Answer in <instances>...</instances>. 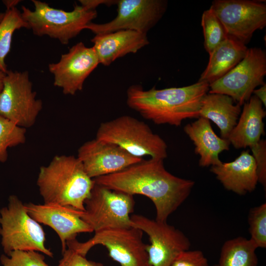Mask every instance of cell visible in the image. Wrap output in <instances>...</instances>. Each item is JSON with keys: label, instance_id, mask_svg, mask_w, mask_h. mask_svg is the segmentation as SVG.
Listing matches in <instances>:
<instances>
[{"label": "cell", "instance_id": "obj_17", "mask_svg": "<svg viewBox=\"0 0 266 266\" xmlns=\"http://www.w3.org/2000/svg\"><path fill=\"white\" fill-rule=\"evenodd\" d=\"M91 41L99 63L104 66L127 54L136 53L149 43L146 33L132 30L95 34Z\"/></svg>", "mask_w": 266, "mask_h": 266}, {"label": "cell", "instance_id": "obj_35", "mask_svg": "<svg viewBox=\"0 0 266 266\" xmlns=\"http://www.w3.org/2000/svg\"><path fill=\"white\" fill-rule=\"evenodd\" d=\"M5 73L0 70V93H1L3 86V79Z\"/></svg>", "mask_w": 266, "mask_h": 266}, {"label": "cell", "instance_id": "obj_11", "mask_svg": "<svg viewBox=\"0 0 266 266\" xmlns=\"http://www.w3.org/2000/svg\"><path fill=\"white\" fill-rule=\"evenodd\" d=\"M229 37L244 44L254 33L266 26V5L261 1L216 0L210 7Z\"/></svg>", "mask_w": 266, "mask_h": 266}, {"label": "cell", "instance_id": "obj_18", "mask_svg": "<svg viewBox=\"0 0 266 266\" xmlns=\"http://www.w3.org/2000/svg\"><path fill=\"white\" fill-rule=\"evenodd\" d=\"M210 171L226 189L239 195L253 191L258 182L255 160L248 150L233 162L211 166Z\"/></svg>", "mask_w": 266, "mask_h": 266}, {"label": "cell", "instance_id": "obj_23", "mask_svg": "<svg viewBox=\"0 0 266 266\" xmlns=\"http://www.w3.org/2000/svg\"><path fill=\"white\" fill-rule=\"evenodd\" d=\"M257 248L252 240L242 236L228 240L222 247L216 266H257Z\"/></svg>", "mask_w": 266, "mask_h": 266}, {"label": "cell", "instance_id": "obj_14", "mask_svg": "<svg viewBox=\"0 0 266 266\" xmlns=\"http://www.w3.org/2000/svg\"><path fill=\"white\" fill-rule=\"evenodd\" d=\"M99 64L93 48L80 42L62 54L57 63L49 64L48 69L54 76V85L65 95H74L82 90L85 80Z\"/></svg>", "mask_w": 266, "mask_h": 266}, {"label": "cell", "instance_id": "obj_8", "mask_svg": "<svg viewBox=\"0 0 266 266\" xmlns=\"http://www.w3.org/2000/svg\"><path fill=\"white\" fill-rule=\"evenodd\" d=\"M95 182V181H94ZM133 196L109 189L95 182L84 202L81 217L93 232L132 227L130 214L134 210Z\"/></svg>", "mask_w": 266, "mask_h": 266}, {"label": "cell", "instance_id": "obj_13", "mask_svg": "<svg viewBox=\"0 0 266 266\" xmlns=\"http://www.w3.org/2000/svg\"><path fill=\"white\" fill-rule=\"evenodd\" d=\"M167 1L164 0H118L117 14L112 21L96 24L92 22L85 29L95 34L120 30L146 33L165 14Z\"/></svg>", "mask_w": 266, "mask_h": 266}, {"label": "cell", "instance_id": "obj_21", "mask_svg": "<svg viewBox=\"0 0 266 266\" xmlns=\"http://www.w3.org/2000/svg\"><path fill=\"white\" fill-rule=\"evenodd\" d=\"M241 112V106L226 95L208 93L203 98L200 117L213 122L218 127L221 137L228 139Z\"/></svg>", "mask_w": 266, "mask_h": 266}, {"label": "cell", "instance_id": "obj_37", "mask_svg": "<svg viewBox=\"0 0 266 266\" xmlns=\"http://www.w3.org/2000/svg\"></svg>", "mask_w": 266, "mask_h": 266}, {"label": "cell", "instance_id": "obj_28", "mask_svg": "<svg viewBox=\"0 0 266 266\" xmlns=\"http://www.w3.org/2000/svg\"><path fill=\"white\" fill-rule=\"evenodd\" d=\"M1 266H50L40 252L35 251H14L0 257Z\"/></svg>", "mask_w": 266, "mask_h": 266}, {"label": "cell", "instance_id": "obj_12", "mask_svg": "<svg viewBox=\"0 0 266 266\" xmlns=\"http://www.w3.org/2000/svg\"><path fill=\"white\" fill-rule=\"evenodd\" d=\"M132 227L145 233L150 244L146 251L151 266H170L181 252L189 250V238L179 230L166 222L151 219L141 215L131 216Z\"/></svg>", "mask_w": 266, "mask_h": 266}, {"label": "cell", "instance_id": "obj_27", "mask_svg": "<svg viewBox=\"0 0 266 266\" xmlns=\"http://www.w3.org/2000/svg\"><path fill=\"white\" fill-rule=\"evenodd\" d=\"M249 231L252 240L258 248L266 247V203L254 207L248 214Z\"/></svg>", "mask_w": 266, "mask_h": 266}, {"label": "cell", "instance_id": "obj_32", "mask_svg": "<svg viewBox=\"0 0 266 266\" xmlns=\"http://www.w3.org/2000/svg\"><path fill=\"white\" fill-rule=\"evenodd\" d=\"M80 4L90 10H96V8L100 5L104 4L110 6L116 4L117 0H79Z\"/></svg>", "mask_w": 266, "mask_h": 266}, {"label": "cell", "instance_id": "obj_26", "mask_svg": "<svg viewBox=\"0 0 266 266\" xmlns=\"http://www.w3.org/2000/svg\"><path fill=\"white\" fill-rule=\"evenodd\" d=\"M25 128L0 116V163L6 161L7 149L26 141Z\"/></svg>", "mask_w": 266, "mask_h": 266}, {"label": "cell", "instance_id": "obj_1", "mask_svg": "<svg viewBox=\"0 0 266 266\" xmlns=\"http://www.w3.org/2000/svg\"><path fill=\"white\" fill-rule=\"evenodd\" d=\"M94 181L109 189L149 198L155 205L156 220L166 222L189 196L195 183L167 171L164 160L144 159L118 172L96 177Z\"/></svg>", "mask_w": 266, "mask_h": 266}, {"label": "cell", "instance_id": "obj_2", "mask_svg": "<svg viewBox=\"0 0 266 266\" xmlns=\"http://www.w3.org/2000/svg\"><path fill=\"white\" fill-rule=\"evenodd\" d=\"M209 90V85L201 81L182 87H153L148 90L133 85L127 91V104L156 124L178 127L185 119L200 117L202 100Z\"/></svg>", "mask_w": 266, "mask_h": 266}, {"label": "cell", "instance_id": "obj_15", "mask_svg": "<svg viewBox=\"0 0 266 266\" xmlns=\"http://www.w3.org/2000/svg\"><path fill=\"white\" fill-rule=\"evenodd\" d=\"M77 158L92 179L118 172L143 160L115 144L96 138L82 144L78 150Z\"/></svg>", "mask_w": 266, "mask_h": 266}, {"label": "cell", "instance_id": "obj_22", "mask_svg": "<svg viewBox=\"0 0 266 266\" xmlns=\"http://www.w3.org/2000/svg\"><path fill=\"white\" fill-rule=\"evenodd\" d=\"M247 49L244 43L229 37L209 54L207 65L198 81L209 85L221 78L242 60Z\"/></svg>", "mask_w": 266, "mask_h": 266}, {"label": "cell", "instance_id": "obj_24", "mask_svg": "<svg viewBox=\"0 0 266 266\" xmlns=\"http://www.w3.org/2000/svg\"><path fill=\"white\" fill-rule=\"evenodd\" d=\"M21 28L29 29L21 12L16 7L6 9L0 22V70L4 73L8 71L5 61L10 51L13 35Z\"/></svg>", "mask_w": 266, "mask_h": 266}, {"label": "cell", "instance_id": "obj_3", "mask_svg": "<svg viewBox=\"0 0 266 266\" xmlns=\"http://www.w3.org/2000/svg\"><path fill=\"white\" fill-rule=\"evenodd\" d=\"M95 182L73 156H55L39 169L37 185L44 203H53L84 211Z\"/></svg>", "mask_w": 266, "mask_h": 266}, {"label": "cell", "instance_id": "obj_20", "mask_svg": "<svg viewBox=\"0 0 266 266\" xmlns=\"http://www.w3.org/2000/svg\"><path fill=\"white\" fill-rule=\"evenodd\" d=\"M266 112L262 102L254 95L244 104L235 126L228 140L236 149L250 148L256 145L264 134L263 119Z\"/></svg>", "mask_w": 266, "mask_h": 266}, {"label": "cell", "instance_id": "obj_31", "mask_svg": "<svg viewBox=\"0 0 266 266\" xmlns=\"http://www.w3.org/2000/svg\"><path fill=\"white\" fill-rule=\"evenodd\" d=\"M62 255L57 266H103L101 263L87 259L70 248H67Z\"/></svg>", "mask_w": 266, "mask_h": 266}, {"label": "cell", "instance_id": "obj_6", "mask_svg": "<svg viewBox=\"0 0 266 266\" xmlns=\"http://www.w3.org/2000/svg\"><path fill=\"white\" fill-rule=\"evenodd\" d=\"M1 245L5 255L14 251H35L50 257L54 254L45 245V234L39 223L28 213L24 204L11 195L0 209Z\"/></svg>", "mask_w": 266, "mask_h": 266}, {"label": "cell", "instance_id": "obj_29", "mask_svg": "<svg viewBox=\"0 0 266 266\" xmlns=\"http://www.w3.org/2000/svg\"><path fill=\"white\" fill-rule=\"evenodd\" d=\"M256 165L258 182L266 189V141L261 139L250 147Z\"/></svg>", "mask_w": 266, "mask_h": 266}, {"label": "cell", "instance_id": "obj_5", "mask_svg": "<svg viewBox=\"0 0 266 266\" xmlns=\"http://www.w3.org/2000/svg\"><path fill=\"white\" fill-rule=\"evenodd\" d=\"M96 138L115 144L139 158L149 156L164 160L167 155L165 140L145 122L129 115L101 123Z\"/></svg>", "mask_w": 266, "mask_h": 266}, {"label": "cell", "instance_id": "obj_19", "mask_svg": "<svg viewBox=\"0 0 266 266\" xmlns=\"http://www.w3.org/2000/svg\"><path fill=\"white\" fill-rule=\"evenodd\" d=\"M184 131L195 146L200 166H214L222 163L219 155L229 150L231 144L227 139L219 137L215 133L210 121L199 117L196 121L186 125Z\"/></svg>", "mask_w": 266, "mask_h": 266}, {"label": "cell", "instance_id": "obj_36", "mask_svg": "<svg viewBox=\"0 0 266 266\" xmlns=\"http://www.w3.org/2000/svg\"><path fill=\"white\" fill-rule=\"evenodd\" d=\"M4 15V12H0V22Z\"/></svg>", "mask_w": 266, "mask_h": 266}, {"label": "cell", "instance_id": "obj_16", "mask_svg": "<svg viewBox=\"0 0 266 266\" xmlns=\"http://www.w3.org/2000/svg\"><path fill=\"white\" fill-rule=\"evenodd\" d=\"M29 215L38 223L52 228L61 243L62 253L66 249V243L76 239L78 233L93 232L81 217L82 211L72 207L53 203L24 204Z\"/></svg>", "mask_w": 266, "mask_h": 266}, {"label": "cell", "instance_id": "obj_34", "mask_svg": "<svg viewBox=\"0 0 266 266\" xmlns=\"http://www.w3.org/2000/svg\"><path fill=\"white\" fill-rule=\"evenodd\" d=\"M2 1L6 8V9H8L13 7H15L16 5L20 2V1H21V0H3Z\"/></svg>", "mask_w": 266, "mask_h": 266}, {"label": "cell", "instance_id": "obj_30", "mask_svg": "<svg viewBox=\"0 0 266 266\" xmlns=\"http://www.w3.org/2000/svg\"><path fill=\"white\" fill-rule=\"evenodd\" d=\"M170 266H209L203 253L200 250H186L181 252Z\"/></svg>", "mask_w": 266, "mask_h": 266}, {"label": "cell", "instance_id": "obj_25", "mask_svg": "<svg viewBox=\"0 0 266 266\" xmlns=\"http://www.w3.org/2000/svg\"><path fill=\"white\" fill-rule=\"evenodd\" d=\"M204 36V47L209 55L229 36L214 11L205 10L201 21Z\"/></svg>", "mask_w": 266, "mask_h": 266}, {"label": "cell", "instance_id": "obj_9", "mask_svg": "<svg viewBox=\"0 0 266 266\" xmlns=\"http://www.w3.org/2000/svg\"><path fill=\"white\" fill-rule=\"evenodd\" d=\"M266 74V53L261 48L248 49L242 60L221 78L209 84V93L231 97L240 106L247 102Z\"/></svg>", "mask_w": 266, "mask_h": 266}, {"label": "cell", "instance_id": "obj_10", "mask_svg": "<svg viewBox=\"0 0 266 266\" xmlns=\"http://www.w3.org/2000/svg\"><path fill=\"white\" fill-rule=\"evenodd\" d=\"M36 94L28 71L8 70L0 93V116L19 127H32L42 108Z\"/></svg>", "mask_w": 266, "mask_h": 266}, {"label": "cell", "instance_id": "obj_7", "mask_svg": "<svg viewBox=\"0 0 266 266\" xmlns=\"http://www.w3.org/2000/svg\"><path fill=\"white\" fill-rule=\"evenodd\" d=\"M143 233L133 227L108 229L95 232L93 237L84 242L76 239L69 241L66 246L86 257L93 247L101 245L120 266H151Z\"/></svg>", "mask_w": 266, "mask_h": 266}, {"label": "cell", "instance_id": "obj_33", "mask_svg": "<svg viewBox=\"0 0 266 266\" xmlns=\"http://www.w3.org/2000/svg\"><path fill=\"white\" fill-rule=\"evenodd\" d=\"M256 96L262 103L263 105L266 107V85L264 84L261 87L255 89L253 93Z\"/></svg>", "mask_w": 266, "mask_h": 266}, {"label": "cell", "instance_id": "obj_4", "mask_svg": "<svg viewBox=\"0 0 266 266\" xmlns=\"http://www.w3.org/2000/svg\"><path fill=\"white\" fill-rule=\"evenodd\" d=\"M34 10L22 6L21 15L29 29L38 36L47 35L66 45L96 18V10L75 5L72 11L53 8L43 1L32 0Z\"/></svg>", "mask_w": 266, "mask_h": 266}]
</instances>
